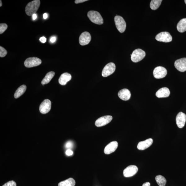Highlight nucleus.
Listing matches in <instances>:
<instances>
[{
	"mask_svg": "<svg viewBox=\"0 0 186 186\" xmlns=\"http://www.w3.org/2000/svg\"><path fill=\"white\" fill-rule=\"evenodd\" d=\"M40 4L39 0H34L28 3L25 8L26 14L29 16H32L35 14L40 7Z\"/></svg>",
	"mask_w": 186,
	"mask_h": 186,
	"instance_id": "f257e3e1",
	"label": "nucleus"
},
{
	"mask_svg": "<svg viewBox=\"0 0 186 186\" xmlns=\"http://www.w3.org/2000/svg\"><path fill=\"white\" fill-rule=\"evenodd\" d=\"M87 15L89 20L92 23L98 24H103V19L98 11H90L88 12Z\"/></svg>",
	"mask_w": 186,
	"mask_h": 186,
	"instance_id": "f03ea898",
	"label": "nucleus"
},
{
	"mask_svg": "<svg viewBox=\"0 0 186 186\" xmlns=\"http://www.w3.org/2000/svg\"><path fill=\"white\" fill-rule=\"evenodd\" d=\"M145 52L140 49L135 50L131 55V60L134 63H138L142 60L145 57Z\"/></svg>",
	"mask_w": 186,
	"mask_h": 186,
	"instance_id": "7ed1b4c3",
	"label": "nucleus"
},
{
	"mask_svg": "<svg viewBox=\"0 0 186 186\" xmlns=\"http://www.w3.org/2000/svg\"><path fill=\"white\" fill-rule=\"evenodd\" d=\"M114 22L117 29L121 33L125 32L126 28V24L124 19L119 16L114 17Z\"/></svg>",
	"mask_w": 186,
	"mask_h": 186,
	"instance_id": "20e7f679",
	"label": "nucleus"
},
{
	"mask_svg": "<svg viewBox=\"0 0 186 186\" xmlns=\"http://www.w3.org/2000/svg\"><path fill=\"white\" fill-rule=\"evenodd\" d=\"M42 63L41 60L38 58L30 57L24 61V65L27 68H32L38 66Z\"/></svg>",
	"mask_w": 186,
	"mask_h": 186,
	"instance_id": "39448f33",
	"label": "nucleus"
},
{
	"mask_svg": "<svg viewBox=\"0 0 186 186\" xmlns=\"http://www.w3.org/2000/svg\"><path fill=\"white\" fill-rule=\"evenodd\" d=\"M116 65L113 63L107 64L104 68L102 73V76L105 77L112 74L116 70Z\"/></svg>",
	"mask_w": 186,
	"mask_h": 186,
	"instance_id": "423d86ee",
	"label": "nucleus"
},
{
	"mask_svg": "<svg viewBox=\"0 0 186 186\" xmlns=\"http://www.w3.org/2000/svg\"><path fill=\"white\" fill-rule=\"evenodd\" d=\"M153 74L155 78L157 79H162L166 76L167 71L165 68L159 66L155 68Z\"/></svg>",
	"mask_w": 186,
	"mask_h": 186,
	"instance_id": "0eeeda50",
	"label": "nucleus"
},
{
	"mask_svg": "<svg viewBox=\"0 0 186 186\" xmlns=\"http://www.w3.org/2000/svg\"><path fill=\"white\" fill-rule=\"evenodd\" d=\"M156 39L158 41L164 42H169L172 41V37L170 33L162 32L158 34L156 37Z\"/></svg>",
	"mask_w": 186,
	"mask_h": 186,
	"instance_id": "6e6552de",
	"label": "nucleus"
},
{
	"mask_svg": "<svg viewBox=\"0 0 186 186\" xmlns=\"http://www.w3.org/2000/svg\"><path fill=\"white\" fill-rule=\"evenodd\" d=\"M138 167L135 165H131L126 167L123 170V175L126 178L134 175L138 171Z\"/></svg>",
	"mask_w": 186,
	"mask_h": 186,
	"instance_id": "1a4fd4ad",
	"label": "nucleus"
},
{
	"mask_svg": "<svg viewBox=\"0 0 186 186\" xmlns=\"http://www.w3.org/2000/svg\"><path fill=\"white\" fill-rule=\"evenodd\" d=\"M51 102L49 99H45L43 101L39 107V111L42 114H46L49 112L51 108Z\"/></svg>",
	"mask_w": 186,
	"mask_h": 186,
	"instance_id": "9d476101",
	"label": "nucleus"
},
{
	"mask_svg": "<svg viewBox=\"0 0 186 186\" xmlns=\"http://www.w3.org/2000/svg\"><path fill=\"white\" fill-rule=\"evenodd\" d=\"M113 119L111 116H105L99 118L95 121V125L97 127H101L107 125Z\"/></svg>",
	"mask_w": 186,
	"mask_h": 186,
	"instance_id": "9b49d317",
	"label": "nucleus"
},
{
	"mask_svg": "<svg viewBox=\"0 0 186 186\" xmlns=\"http://www.w3.org/2000/svg\"><path fill=\"white\" fill-rule=\"evenodd\" d=\"M91 40V34L85 32L81 34L79 37V42L80 45L85 46L89 44Z\"/></svg>",
	"mask_w": 186,
	"mask_h": 186,
	"instance_id": "f8f14e48",
	"label": "nucleus"
},
{
	"mask_svg": "<svg viewBox=\"0 0 186 186\" xmlns=\"http://www.w3.org/2000/svg\"><path fill=\"white\" fill-rule=\"evenodd\" d=\"M175 66L177 69L181 72L186 71V58H184L176 60L175 63Z\"/></svg>",
	"mask_w": 186,
	"mask_h": 186,
	"instance_id": "ddd939ff",
	"label": "nucleus"
},
{
	"mask_svg": "<svg viewBox=\"0 0 186 186\" xmlns=\"http://www.w3.org/2000/svg\"><path fill=\"white\" fill-rule=\"evenodd\" d=\"M186 121V114L181 112L179 113L176 117V122L179 128H182L184 126Z\"/></svg>",
	"mask_w": 186,
	"mask_h": 186,
	"instance_id": "4468645a",
	"label": "nucleus"
},
{
	"mask_svg": "<svg viewBox=\"0 0 186 186\" xmlns=\"http://www.w3.org/2000/svg\"><path fill=\"white\" fill-rule=\"evenodd\" d=\"M118 147V143L116 141L112 142L105 148L104 153L106 154H109L116 150Z\"/></svg>",
	"mask_w": 186,
	"mask_h": 186,
	"instance_id": "2eb2a0df",
	"label": "nucleus"
},
{
	"mask_svg": "<svg viewBox=\"0 0 186 186\" xmlns=\"http://www.w3.org/2000/svg\"><path fill=\"white\" fill-rule=\"evenodd\" d=\"M153 139H148L146 140L139 142L137 145V148L139 150H144L149 147L153 144Z\"/></svg>",
	"mask_w": 186,
	"mask_h": 186,
	"instance_id": "dca6fc26",
	"label": "nucleus"
},
{
	"mask_svg": "<svg viewBox=\"0 0 186 186\" xmlns=\"http://www.w3.org/2000/svg\"><path fill=\"white\" fill-rule=\"evenodd\" d=\"M120 99L124 101L128 100L131 97V93L128 89H124L121 90L118 94Z\"/></svg>",
	"mask_w": 186,
	"mask_h": 186,
	"instance_id": "f3484780",
	"label": "nucleus"
},
{
	"mask_svg": "<svg viewBox=\"0 0 186 186\" xmlns=\"http://www.w3.org/2000/svg\"><path fill=\"white\" fill-rule=\"evenodd\" d=\"M170 94L169 89L166 87H164L158 90L156 93V96L158 98H166L169 97Z\"/></svg>",
	"mask_w": 186,
	"mask_h": 186,
	"instance_id": "a211bd4d",
	"label": "nucleus"
},
{
	"mask_svg": "<svg viewBox=\"0 0 186 186\" xmlns=\"http://www.w3.org/2000/svg\"><path fill=\"white\" fill-rule=\"evenodd\" d=\"M71 76L69 73H66L62 74L59 79V82L61 85H65L71 79Z\"/></svg>",
	"mask_w": 186,
	"mask_h": 186,
	"instance_id": "6ab92c4d",
	"label": "nucleus"
},
{
	"mask_svg": "<svg viewBox=\"0 0 186 186\" xmlns=\"http://www.w3.org/2000/svg\"><path fill=\"white\" fill-rule=\"evenodd\" d=\"M177 29L180 33H184L186 31V18L180 20L177 25Z\"/></svg>",
	"mask_w": 186,
	"mask_h": 186,
	"instance_id": "aec40b11",
	"label": "nucleus"
},
{
	"mask_svg": "<svg viewBox=\"0 0 186 186\" xmlns=\"http://www.w3.org/2000/svg\"><path fill=\"white\" fill-rule=\"evenodd\" d=\"M55 75V73L54 71H50L46 74L44 78L43 79L42 82V85L47 84L54 77Z\"/></svg>",
	"mask_w": 186,
	"mask_h": 186,
	"instance_id": "412c9836",
	"label": "nucleus"
},
{
	"mask_svg": "<svg viewBox=\"0 0 186 186\" xmlns=\"http://www.w3.org/2000/svg\"><path fill=\"white\" fill-rule=\"evenodd\" d=\"M26 89L27 87L26 85H23L20 86L15 93L14 95L15 98L17 99L20 97L26 91Z\"/></svg>",
	"mask_w": 186,
	"mask_h": 186,
	"instance_id": "4be33fe9",
	"label": "nucleus"
},
{
	"mask_svg": "<svg viewBox=\"0 0 186 186\" xmlns=\"http://www.w3.org/2000/svg\"><path fill=\"white\" fill-rule=\"evenodd\" d=\"M76 182L74 179L70 178L59 183L58 186H74Z\"/></svg>",
	"mask_w": 186,
	"mask_h": 186,
	"instance_id": "5701e85b",
	"label": "nucleus"
},
{
	"mask_svg": "<svg viewBox=\"0 0 186 186\" xmlns=\"http://www.w3.org/2000/svg\"><path fill=\"white\" fill-rule=\"evenodd\" d=\"M156 180L159 186H165L166 183V179L164 176L158 175L156 177Z\"/></svg>",
	"mask_w": 186,
	"mask_h": 186,
	"instance_id": "b1692460",
	"label": "nucleus"
},
{
	"mask_svg": "<svg viewBox=\"0 0 186 186\" xmlns=\"http://www.w3.org/2000/svg\"><path fill=\"white\" fill-rule=\"evenodd\" d=\"M162 0H152L150 3V7L152 10H156L161 4Z\"/></svg>",
	"mask_w": 186,
	"mask_h": 186,
	"instance_id": "393cba45",
	"label": "nucleus"
},
{
	"mask_svg": "<svg viewBox=\"0 0 186 186\" xmlns=\"http://www.w3.org/2000/svg\"><path fill=\"white\" fill-rule=\"evenodd\" d=\"M8 28L7 25L6 24L2 23L0 24V34L4 33Z\"/></svg>",
	"mask_w": 186,
	"mask_h": 186,
	"instance_id": "a878e982",
	"label": "nucleus"
},
{
	"mask_svg": "<svg viewBox=\"0 0 186 186\" xmlns=\"http://www.w3.org/2000/svg\"><path fill=\"white\" fill-rule=\"evenodd\" d=\"M7 54V51L2 46H0V57H5Z\"/></svg>",
	"mask_w": 186,
	"mask_h": 186,
	"instance_id": "bb28decb",
	"label": "nucleus"
},
{
	"mask_svg": "<svg viewBox=\"0 0 186 186\" xmlns=\"http://www.w3.org/2000/svg\"><path fill=\"white\" fill-rule=\"evenodd\" d=\"M2 186H17L16 183L14 181H11L6 183Z\"/></svg>",
	"mask_w": 186,
	"mask_h": 186,
	"instance_id": "cd10ccee",
	"label": "nucleus"
},
{
	"mask_svg": "<svg viewBox=\"0 0 186 186\" xmlns=\"http://www.w3.org/2000/svg\"><path fill=\"white\" fill-rule=\"evenodd\" d=\"M73 146V143L70 141L68 142L66 144V145H65V147H66V148H72Z\"/></svg>",
	"mask_w": 186,
	"mask_h": 186,
	"instance_id": "c85d7f7f",
	"label": "nucleus"
},
{
	"mask_svg": "<svg viewBox=\"0 0 186 186\" xmlns=\"http://www.w3.org/2000/svg\"><path fill=\"white\" fill-rule=\"evenodd\" d=\"M66 154L68 156H72L73 152L70 149H68L66 152Z\"/></svg>",
	"mask_w": 186,
	"mask_h": 186,
	"instance_id": "c756f323",
	"label": "nucleus"
},
{
	"mask_svg": "<svg viewBox=\"0 0 186 186\" xmlns=\"http://www.w3.org/2000/svg\"><path fill=\"white\" fill-rule=\"evenodd\" d=\"M39 40L41 42L45 43L46 42V39L45 37H42L39 39Z\"/></svg>",
	"mask_w": 186,
	"mask_h": 186,
	"instance_id": "7c9ffc66",
	"label": "nucleus"
},
{
	"mask_svg": "<svg viewBox=\"0 0 186 186\" xmlns=\"http://www.w3.org/2000/svg\"><path fill=\"white\" fill-rule=\"evenodd\" d=\"M87 0H76L75 1V3L76 4H79V3H82L85 2L87 1Z\"/></svg>",
	"mask_w": 186,
	"mask_h": 186,
	"instance_id": "2f4dec72",
	"label": "nucleus"
},
{
	"mask_svg": "<svg viewBox=\"0 0 186 186\" xmlns=\"http://www.w3.org/2000/svg\"><path fill=\"white\" fill-rule=\"evenodd\" d=\"M56 39L55 37H53L51 38L50 41L52 43H54L56 41Z\"/></svg>",
	"mask_w": 186,
	"mask_h": 186,
	"instance_id": "473e14b6",
	"label": "nucleus"
},
{
	"mask_svg": "<svg viewBox=\"0 0 186 186\" xmlns=\"http://www.w3.org/2000/svg\"><path fill=\"white\" fill-rule=\"evenodd\" d=\"M142 186H150V184L148 182H145L143 184Z\"/></svg>",
	"mask_w": 186,
	"mask_h": 186,
	"instance_id": "72a5a7b5",
	"label": "nucleus"
},
{
	"mask_svg": "<svg viewBox=\"0 0 186 186\" xmlns=\"http://www.w3.org/2000/svg\"><path fill=\"white\" fill-rule=\"evenodd\" d=\"M32 18H33V20H35L37 18V15L36 14H33L32 15Z\"/></svg>",
	"mask_w": 186,
	"mask_h": 186,
	"instance_id": "f704fd0d",
	"label": "nucleus"
},
{
	"mask_svg": "<svg viewBox=\"0 0 186 186\" xmlns=\"http://www.w3.org/2000/svg\"><path fill=\"white\" fill-rule=\"evenodd\" d=\"M48 14L46 13H44L43 15V18L44 19H46L48 18Z\"/></svg>",
	"mask_w": 186,
	"mask_h": 186,
	"instance_id": "c9c22d12",
	"label": "nucleus"
},
{
	"mask_svg": "<svg viewBox=\"0 0 186 186\" xmlns=\"http://www.w3.org/2000/svg\"><path fill=\"white\" fill-rule=\"evenodd\" d=\"M0 6H1H1H2V1H1H1H0Z\"/></svg>",
	"mask_w": 186,
	"mask_h": 186,
	"instance_id": "e433bc0d",
	"label": "nucleus"
},
{
	"mask_svg": "<svg viewBox=\"0 0 186 186\" xmlns=\"http://www.w3.org/2000/svg\"><path fill=\"white\" fill-rule=\"evenodd\" d=\"M185 2L186 4V0H185V1H184Z\"/></svg>",
	"mask_w": 186,
	"mask_h": 186,
	"instance_id": "4c0bfd02",
	"label": "nucleus"
}]
</instances>
